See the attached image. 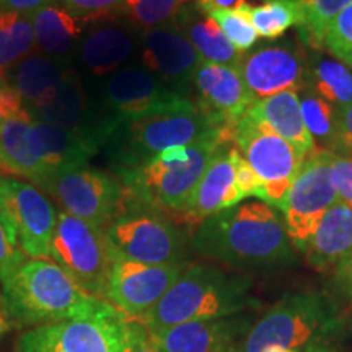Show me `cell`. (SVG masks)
Here are the masks:
<instances>
[{"mask_svg":"<svg viewBox=\"0 0 352 352\" xmlns=\"http://www.w3.org/2000/svg\"><path fill=\"white\" fill-rule=\"evenodd\" d=\"M195 252L233 271H276L297 261L283 215L261 199L243 201L206 219L192 236Z\"/></svg>","mask_w":352,"mask_h":352,"instance_id":"cell-1","label":"cell"},{"mask_svg":"<svg viewBox=\"0 0 352 352\" xmlns=\"http://www.w3.org/2000/svg\"><path fill=\"white\" fill-rule=\"evenodd\" d=\"M347 324L346 314L331 296L316 290H297L285 294L253 320L236 352H346Z\"/></svg>","mask_w":352,"mask_h":352,"instance_id":"cell-2","label":"cell"},{"mask_svg":"<svg viewBox=\"0 0 352 352\" xmlns=\"http://www.w3.org/2000/svg\"><path fill=\"white\" fill-rule=\"evenodd\" d=\"M252 290L253 279L248 274L191 264L139 321L148 331H158L189 321L230 318L259 307Z\"/></svg>","mask_w":352,"mask_h":352,"instance_id":"cell-3","label":"cell"},{"mask_svg":"<svg viewBox=\"0 0 352 352\" xmlns=\"http://www.w3.org/2000/svg\"><path fill=\"white\" fill-rule=\"evenodd\" d=\"M0 287L8 315L36 327L91 315L108 302L85 292L51 259L23 256Z\"/></svg>","mask_w":352,"mask_h":352,"instance_id":"cell-4","label":"cell"},{"mask_svg":"<svg viewBox=\"0 0 352 352\" xmlns=\"http://www.w3.org/2000/svg\"><path fill=\"white\" fill-rule=\"evenodd\" d=\"M233 142L232 129H215L196 142L165 151L121 175L134 199L158 210L182 214L220 144Z\"/></svg>","mask_w":352,"mask_h":352,"instance_id":"cell-5","label":"cell"},{"mask_svg":"<svg viewBox=\"0 0 352 352\" xmlns=\"http://www.w3.org/2000/svg\"><path fill=\"white\" fill-rule=\"evenodd\" d=\"M215 126L199 108L152 114L121 122L107 132L100 148H107L118 175L139 168L158 153L184 147L210 134Z\"/></svg>","mask_w":352,"mask_h":352,"instance_id":"cell-6","label":"cell"},{"mask_svg":"<svg viewBox=\"0 0 352 352\" xmlns=\"http://www.w3.org/2000/svg\"><path fill=\"white\" fill-rule=\"evenodd\" d=\"M192 108L195 101L171 90L151 70L140 64L124 65L104 82L98 111L91 113L90 132L101 147L107 132L121 122Z\"/></svg>","mask_w":352,"mask_h":352,"instance_id":"cell-7","label":"cell"},{"mask_svg":"<svg viewBox=\"0 0 352 352\" xmlns=\"http://www.w3.org/2000/svg\"><path fill=\"white\" fill-rule=\"evenodd\" d=\"M104 233L113 256L145 264L184 263L182 230L160 210L132 196Z\"/></svg>","mask_w":352,"mask_h":352,"instance_id":"cell-8","label":"cell"},{"mask_svg":"<svg viewBox=\"0 0 352 352\" xmlns=\"http://www.w3.org/2000/svg\"><path fill=\"white\" fill-rule=\"evenodd\" d=\"M233 144L261 179L263 201L280 210L307 157L280 138L253 109L233 129Z\"/></svg>","mask_w":352,"mask_h":352,"instance_id":"cell-9","label":"cell"},{"mask_svg":"<svg viewBox=\"0 0 352 352\" xmlns=\"http://www.w3.org/2000/svg\"><path fill=\"white\" fill-rule=\"evenodd\" d=\"M50 259L85 292L107 300L111 252L103 228L60 210L52 233Z\"/></svg>","mask_w":352,"mask_h":352,"instance_id":"cell-10","label":"cell"},{"mask_svg":"<svg viewBox=\"0 0 352 352\" xmlns=\"http://www.w3.org/2000/svg\"><path fill=\"white\" fill-rule=\"evenodd\" d=\"M127 321L107 302L91 315L34 327L21 334L16 352H122Z\"/></svg>","mask_w":352,"mask_h":352,"instance_id":"cell-11","label":"cell"},{"mask_svg":"<svg viewBox=\"0 0 352 352\" xmlns=\"http://www.w3.org/2000/svg\"><path fill=\"white\" fill-rule=\"evenodd\" d=\"M41 189L64 212L103 230L124 210L131 197L121 178L87 165L54 176Z\"/></svg>","mask_w":352,"mask_h":352,"instance_id":"cell-12","label":"cell"},{"mask_svg":"<svg viewBox=\"0 0 352 352\" xmlns=\"http://www.w3.org/2000/svg\"><path fill=\"white\" fill-rule=\"evenodd\" d=\"M0 215L15 248L33 259H50L57 212L33 184L0 175Z\"/></svg>","mask_w":352,"mask_h":352,"instance_id":"cell-13","label":"cell"},{"mask_svg":"<svg viewBox=\"0 0 352 352\" xmlns=\"http://www.w3.org/2000/svg\"><path fill=\"white\" fill-rule=\"evenodd\" d=\"M331 157L333 152L307 157L280 208L285 230L298 252L305 253L323 215L340 201L331 182Z\"/></svg>","mask_w":352,"mask_h":352,"instance_id":"cell-14","label":"cell"},{"mask_svg":"<svg viewBox=\"0 0 352 352\" xmlns=\"http://www.w3.org/2000/svg\"><path fill=\"white\" fill-rule=\"evenodd\" d=\"M186 263L145 264L111 254L107 300L126 318H144L168 292Z\"/></svg>","mask_w":352,"mask_h":352,"instance_id":"cell-15","label":"cell"},{"mask_svg":"<svg viewBox=\"0 0 352 352\" xmlns=\"http://www.w3.org/2000/svg\"><path fill=\"white\" fill-rule=\"evenodd\" d=\"M138 52L142 67L189 98V88L202 59L178 26L168 23L139 32Z\"/></svg>","mask_w":352,"mask_h":352,"instance_id":"cell-16","label":"cell"},{"mask_svg":"<svg viewBox=\"0 0 352 352\" xmlns=\"http://www.w3.org/2000/svg\"><path fill=\"white\" fill-rule=\"evenodd\" d=\"M308 57L300 44L285 41L243 54L240 76L254 101L307 87Z\"/></svg>","mask_w":352,"mask_h":352,"instance_id":"cell-17","label":"cell"},{"mask_svg":"<svg viewBox=\"0 0 352 352\" xmlns=\"http://www.w3.org/2000/svg\"><path fill=\"white\" fill-rule=\"evenodd\" d=\"M192 87L197 98L196 107L215 126L223 129H235L241 118L256 103L236 67L202 63Z\"/></svg>","mask_w":352,"mask_h":352,"instance_id":"cell-18","label":"cell"},{"mask_svg":"<svg viewBox=\"0 0 352 352\" xmlns=\"http://www.w3.org/2000/svg\"><path fill=\"white\" fill-rule=\"evenodd\" d=\"M28 145L41 176L39 188L64 171L85 166L100 151L94 135L65 131L34 118L28 129Z\"/></svg>","mask_w":352,"mask_h":352,"instance_id":"cell-19","label":"cell"},{"mask_svg":"<svg viewBox=\"0 0 352 352\" xmlns=\"http://www.w3.org/2000/svg\"><path fill=\"white\" fill-rule=\"evenodd\" d=\"M253 320V316L236 315L189 321L148 333L160 352H236Z\"/></svg>","mask_w":352,"mask_h":352,"instance_id":"cell-20","label":"cell"},{"mask_svg":"<svg viewBox=\"0 0 352 352\" xmlns=\"http://www.w3.org/2000/svg\"><path fill=\"white\" fill-rule=\"evenodd\" d=\"M139 30L116 19L98 20L90 23L78 44L82 67L91 77H109L126 65L138 51Z\"/></svg>","mask_w":352,"mask_h":352,"instance_id":"cell-21","label":"cell"},{"mask_svg":"<svg viewBox=\"0 0 352 352\" xmlns=\"http://www.w3.org/2000/svg\"><path fill=\"white\" fill-rule=\"evenodd\" d=\"M232 145L233 142L230 140L220 144L210 158L201 182L197 183L186 208L182 212L183 217L189 222L201 223L206 219L245 201L235 183L230 155Z\"/></svg>","mask_w":352,"mask_h":352,"instance_id":"cell-22","label":"cell"},{"mask_svg":"<svg viewBox=\"0 0 352 352\" xmlns=\"http://www.w3.org/2000/svg\"><path fill=\"white\" fill-rule=\"evenodd\" d=\"M34 44L44 56L64 60L78 50L85 28L90 21L72 15L63 3H54L32 13Z\"/></svg>","mask_w":352,"mask_h":352,"instance_id":"cell-23","label":"cell"},{"mask_svg":"<svg viewBox=\"0 0 352 352\" xmlns=\"http://www.w3.org/2000/svg\"><path fill=\"white\" fill-rule=\"evenodd\" d=\"M28 111L34 120L50 122L65 131L87 132L91 135L90 104L80 76L72 69H65L63 80L50 98Z\"/></svg>","mask_w":352,"mask_h":352,"instance_id":"cell-24","label":"cell"},{"mask_svg":"<svg viewBox=\"0 0 352 352\" xmlns=\"http://www.w3.org/2000/svg\"><path fill=\"white\" fill-rule=\"evenodd\" d=\"M173 23L189 39L202 63L240 67L243 54L235 50L219 25L196 2H189L179 10Z\"/></svg>","mask_w":352,"mask_h":352,"instance_id":"cell-25","label":"cell"},{"mask_svg":"<svg viewBox=\"0 0 352 352\" xmlns=\"http://www.w3.org/2000/svg\"><path fill=\"white\" fill-rule=\"evenodd\" d=\"M352 253V208L338 201L321 219L305 254L311 267L331 271Z\"/></svg>","mask_w":352,"mask_h":352,"instance_id":"cell-26","label":"cell"},{"mask_svg":"<svg viewBox=\"0 0 352 352\" xmlns=\"http://www.w3.org/2000/svg\"><path fill=\"white\" fill-rule=\"evenodd\" d=\"M256 116L267 122L280 138L292 144L303 157L316 153V147L310 132L307 131L302 118L300 98L297 90L280 91L270 98L256 101L252 108Z\"/></svg>","mask_w":352,"mask_h":352,"instance_id":"cell-27","label":"cell"},{"mask_svg":"<svg viewBox=\"0 0 352 352\" xmlns=\"http://www.w3.org/2000/svg\"><path fill=\"white\" fill-rule=\"evenodd\" d=\"M65 69L67 67L64 60L44 56L41 52L32 54L8 72V85L21 96L26 109H33L50 98L63 80Z\"/></svg>","mask_w":352,"mask_h":352,"instance_id":"cell-28","label":"cell"},{"mask_svg":"<svg viewBox=\"0 0 352 352\" xmlns=\"http://www.w3.org/2000/svg\"><path fill=\"white\" fill-rule=\"evenodd\" d=\"M32 121V113L25 109L0 127V170L39 184V168L28 145V129Z\"/></svg>","mask_w":352,"mask_h":352,"instance_id":"cell-29","label":"cell"},{"mask_svg":"<svg viewBox=\"0 0 352 352\" xmlns=\"http://www.w3.org/2000/svg\"><path fill=\"white\" fill-rule=\"evenodd\" d=\"M307 87L336 111L352 103V70L340 60L311 56L307 67Z\"/></svg>","mask_w":352,"mask_h":352,"instance_id":"cell-30","label":"cell"},{"mask_svg":"<svg viewBox=\"0 0 352 352\" xmlns=\"http://www.w3.org/2000/svg\"><path fill=\"white\" fill-rule=\"evenodd\" d=\"M34 47L32 16L0 10V77H6L25 57L32 56Z\"/></svg>","mask_w":352,"mask_h":352,"instance_id":"cell-31","label":"cell"},{"mask_svg":"<svg viewBox=\"0 0 352 352\" xmlns=\"http://www.w3.org/2000/svg\"><path fill=\"white\" fill-rule=\"evenodd\" d=\"M302 118L316 152H338V111L311 88L298 90Z\"/></svg>","mask_w":352,"mask_h":352,"instance_id":"cell-32","label":"cell"},{"mask_svg":"<svg viewBox=\"0 0 352 352\" xmlns=\"http://www.w3.org/2000/svg\"><path fill=\"white\" fill-rule=\"evenodd\" d=\"M250 19L259 36L277 39L294 26L302 25L300 0H266L263 6L250 7Z\"/></svg>","mask_w":352,"mask_h":352,"instance_id":"cell-33","label":"cell"},{"mask_svg":"<svg viewBox=\"0 0 352 352\" xmlns=\"http://www.w3.org/2000/svg\"><path fill=\"white\" fill-rule=\"evenodd\" d=\"M189 2L195 0H122L116 19H124L142 32L173 23L179 10Z\"/></svg>","mask_w":352,"mask_h":352,"instance_id":"cell-34","label":"cell"},{"mask_svg":"<svg viewBox=\"0 0 352 352\" xmlns=\"http://www.w3.org/2000/svg\"><path fill=\"white\" fill-rule=\"evenodd\" d=\"M351 3L352 0H300L303 21L298 26V34L302 41L311 50L324 47L329 25Z\"/></svg>","mask_w":352,"mask_h":352,"instance_id":"cell-35","label":"cell"},{"mask_svg":"<svg viewBox=\"0 0 352 352\" xmlns=\"http://www.w3.org/2000/svg\"><path fill=\"white\" fill-rule=\"evenodd\" d=\"M250 7L252 6L246 3L241 8H236V10H219L208 13L210 19L219 25V28L222 30L228 41L241 54L253 51L259 39L256 28H254L252 19H250Z\"/></svg>","mask_w":352,"mask_h":352,"instance_id":"cell-36","label":"cell"},{"mask_svg":"<svg viewBox=\"0 0 352 352\" xmlns=\"http://www.w3.org/2000/svg\"><path fill=\"white\" fill-rule=\"evenodd\" d=\"M324 47L340 63L352 67V3L331 21L324 38Z\"/></svg>","mask_w":352,"mask_h":352,"instance_id":"cell-37","label":"cell"},{"mask_svg":"<svg viewBox=\"0 0 352 352\" xmlns=\"http://www.w3.org/2000/svg\"><path fill=\"white\" fill-rule=\"evenodd\" d=\"M72 15L90 21L116 19L122 0H59Z\"/></svg>","mask_w":352,"mask_h":352,"instance_id":"cell-38","label":"cell"},{"mask_svg":"<svg viewBox=\"0 0 352 352\" xmlns=\"http://www.w3.org/2000/svg\"><path fill=\"white\" fill-rule=\"evenodd\" d=\"M329 284L333 300L344 314H352V253L333 267Z\"/></svg>","mask_w":352,"mask_h":352,"instance_id":"cell-39","label":"cell"},{"mask_svg":"<svg viewBox=\"0 0 352 352\" xmlns=\"http://www.w3.org/2000/svg\"><path fill=\"white\" fill-rule=\"evenodd\" d=\"M232 164H233V173H235V183L241 196L245 197H258L263 201V184L261 179L258 178L256 171L253 166L246 162V158L241 155L239 148L232 145Z\"/></svg>","mask_w":352,"mask_h":352,"instance_id":"cell-40","label":"cell"},{"mask_svg":"<svg viewBox=\"0 0 352 352\" xmlns=\"http://www.w3.org/2000/svg\"><path fill=\"white\" fill-rule=\"evenodd\" d=\"M331 182L340 201L352 208V152L333 153Z\"/></svg>","mask_w":352,"mask_h":352,"instance_id":"cell-41","label":"cell"},{"mask_svg":"<svg viewBox=\"0 0 352 352\" xmlns=\"http://www.w3.org/2000/svg\"><path fill=\"white\" fill-rule=\"evenodd\" d=\"M129 320V318H127ZM122 352H160L148 329L139 320L127 321V338Z\"/></svg>","mask_w":352,"mask_h":352,"instance_id":"cell-42","label":"cell"},{"mask_svg":"<svg viewBox=\"0 0 352 352\" xmlns=\"http://www.w3.org/2000/svg\"><path fill=\"white\" fill-rule=\"evenodd\" d=\"M25 109L26 107L21 96L8 85L6 77H0V127Z\"/></svg>","mask_w":352,"mask_h":352,"instance_id":"cell-43","label":"cell"},{"mask_svg":"<svg viewBox=\"0 0 352 352\" xmlns=\"http://www.w3.org/2000/svg\"><path fill=\"white\" fill-rule=\"evenodd\" d=\"M25 254L19 252L15 245L12 243L7 228L3 226L2 215H0V280L16 266V263Z\"/></svg>","mask_w":352,"mask_h":352,"instance_id":"cell-44","label":"cell"},{"mask_svg":"<svg viewBox=\"0 0 352 352\" xmlns=\"http://www.w3.org/2000/svg\"><path fill=\"white\" fill-rule=\"evenodd\" d=\"M352 152V103L338 111V152Z\"/></svg>","mask_w":352,"mask_h":352,"instance_id":"cell-45","label":"cell"},{"mask_svg":"<svg viewBox=\"0 0 352 352\" xmlns=\"http://www.w3.org/2000/svg\"><path fill=\"white\" fill-rule=\"evenodd\" d=\"M57 0H0V10L19 12L25 15H32L39 8L54 3Z\"/></svg>","mask_w":352,"mask_h":352,"instance_id":"cell-46","label":"cell"},{"mask_svg":"<svg viewBox=\"0 0 352 352\" xmlns=\"http://www.w3.org/2000/svg\"><path fill=\"white\" fill-rule=\"evenodd\" d=\"M202 12H219V10H236L246 6V0H195Z\"/></svg>","mask_w":352,"mask_h":352,"instance_id":"cell-47","label":"cell"}]
</instances>
